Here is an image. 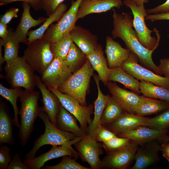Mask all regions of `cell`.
Segmentation results:
<instances>
[{
	"label": "cell",
	"instance_id": "1",
	"mask_svg": "<svg viewBox=\"0 0 169 169\" xmlns=\"http://www.w3.org/2000/svg\"><path fill=\"white\" fill-rule=\"evenodd\" d=\"M113 11V28L111 33L113 38H119L123 40L127 49L136 55L143 67L157 74L163 75L152 59V54L156 49L149 50L140 43L135 31L132 28L131 16L126 13H118L114 9Z\"/></svg>",
	"mask_w": 169,
	"mask_h": 169
},
{
	"label": "cell",
	"instance_id": "2",
	"mask_svg": "<svg viewBox=\"0 0 169 169\" xmlns=\"http://www.w3.org/2000/svg\"><path fill=\"white\" fill-rule=\"evenodd\" d=\"M38 117L45 125V131L34 142L32 148L25 155L24 160L34 158L38 151L43 146L47 145L72 146L83 137L77 136L71 132L59 130L51 122L42 107H40Z\"/></svg>",
	"mask_w": 169,
	"mask_h": 169
},
{
	"label": "cell",
	"instance_id": "3",
	"mask_svg": "<svg viewBox=\"0 0 169 169\" xmlns=\"http://www.w3.org/2000/svg\"><path fill=\"white\" fill-rule=\"evenodd\" d=\"M39 97V92L25 89L22 90L19 97L21 120L18 137L22 146L27 145L34 130L35 121L40 110L38 105Z\"/></svg>",
	"mask_w": 169,
	"mask_h": 169
},
{
	"label": "cell",
	"instance_id": "4",
	"mask_svg": "<svg viewBox=\"0 0 169 169\" xmlns=\"http://www.w3.org/2000/svg\"><path fill=\"white\" fill-rule=\"evenodd\" d=\"M123 2L132 11L133 15V27L140 43L149 50L156 49L159 44L160 36L156 28L151 30L146 25L145 18L148 14L144 4L138 6L133 0H124Z\"/></svg>",
	"mask_w": 169,
	"mask_h": 169
},
{
	"label": "cell",
	"instance_id": "5",
	"mask_svg": "<svg viewBox=\"0 0 169 169\" xmlns=\"http://www.w3.org/2000/svg\"><path fill=\"white\" fill-rule=\"evenodd\" d=\"M94 69L87 59L80 68L57 89L61 93L69 95L79 101L82 105L87 106L86 95Z\"/></svg>",
	"mask_w": 169,
	"mask_h": 169
},
{
	"label": "cell",
	"instance_id": "6",
	"mask_svg": "<svg viewBox=\"0 0 169 169\" xmlns=\"http://www.w3.org/2000/svg\"><path fill=\"white\" fill-rule=\"evenodd\" d=\"M4 70L11 88L22 87L25 90H34L36 86L34 71L23 57L18 56L9 63H6Z\"/></svg>",
	"mask_w": 169,
	"mask_h": 169
},
{
	"label": "cell",
	"instance_id": "7",
	"mask_svg": "<svg viewBox=\"0 0 169 169\" xmlns=\"http://www.w3.org/2000/svg\"><path fill=\"white\" fill-rule=\"evenodd\" d=\"M27 45L23 57L34 71L41 75L54 59L50 43L42 38Z\"/></svg>",
	"mask_w": 169,
	"mask_h": 169
},
{
	"label": "cell",
	"instance_id": "8",
	"mask_svg": "<svg viewBox=\"0 0 169 169\" xmlns=\"http://www.w3.org/2000/svg\"><path fill=\"white\" fill-rule=\"evenodd\" d=\"M83 0L73 1L69 8L55 24H52L44 34L43 38L50 43L59 40L70 33L76 26L78 10Z\"/></svg>",
	"mask_w": 169,
	"mask_h": 169
},
{
	"label": "cell",
	"instance_id": "9",
	"mask_svg": "<svg viewBox=\"0 0 169 169\" xmlns=\"http://www.w3.org/2000/svg\"><path fill=\"white\" fill-rule=\"evenodd\" d=\"M47 88L57 97L64 107L76 118L81 128L86 132L88 126L93 120L91 116L93 113V105L83 106L71 96L61 93L54 87L48 86Z\"/></svg>",
	"mask_w": 169,
	"mask_h": 169
},
{
	"label": "cell",
	"instance_id": "10",
	"mask_svg": "<svg viewBox=\"0 0 169 169\" xmlns=\"http://www.w3.org/2000/svg\"><path fill=\"white\" fill-rule=\"evenodd\" d=\"M136 54L131 51L128 59L121 67L138 80L151 82L154 84L169 89V78L157 74L152 70L138 64Z\"/></svg>",
	"mask_w": 169,
	"mask_h": 169
},
{
	"label": "cell",
	"instance_id": "11",
	"mask_svg": "<svg viewBox=\"0 0 169 169\" xmlns=\"http://www.w3.org/2000/svg\"><path fill=\"white\" fill-rule=\"evenodd\" d=\"M74 145L82 161L88 163L91 169L102 168L101 160L100 158L103 153V145L101 143L87 133Z\"/></svg>",
	"mask_w": 169,
	"mask_h": 169
},
{
	"label": "cell",
	"instance_id": "12",
	"mask_svg": "<svg viewBox=\"0 0 169 169\" xmlns=\"http://www.w3.org/2000/svg\"><path fill=\"white\" fill-rule=\"evenodd\" d=\"M139 146L136 142L131 140L125 146L107 153L101 160L102 168H127L135 160Z\"/></svg>",
	"mask_w": 169,
	"mask_h": 169
},
{
	"label": "cell",
	"instance_id": "13",
	"mask_svg": "<svg viewBox=\"0 0 169 169\" xmlns=\"http://www.w3.org/2000/svg\"><path fill=\"white\" fill-rule=\"evenodd\" d=\"M168 130L141 125L118 135L137 142L139 145L156 140L161 144L169 142Z\"/></svg>",
	"mask_w": 169,
	"mask_h": 169
},
{
	"label": "cell",
	"instance_id": "14",
	"mask_svg": "<svg viewBox=\"0 0 169 169\" xmlns=\"http://www.w3.org/2000/svg\"><path fill=\"white\" fill-rule=\"evenodd\" d=\"M72 74L65 60L56 57L41 75V79L47 87L58 89Z\"/></svg>",
	"mask_w": 169,
	"mask_h": 169
},
{
	"label": "cell",
	"instance_id": "15",
	"mask_svg": "<svg viewBox=\"0 0 169 169\" xmlns=\"http://www.w3.org/2000/svg\"><path fill=\"white\" fill-rule=\"evenodd\" d=\"M160 143L156 140L140 145L136 153L135 163L131 169H145L157 163L160 160Z\"/></svg>",
	"mask_w": 169,
	"mask_h": 169
},
{
	"label": "cell",
	"instance_id": "16",
	"mask_svg": "<svg viewBox=\"0 0 169 169\" xmlns=\"http://www.w3.org/2000/svg\"><path fill=\"white\" fill-rule=\"evenodd\" d=\"M65 156L74 157L75 159L79 156L78 152L72 146L54 145L47 152L33 159L24 160L23 162L30 169H40L43 167L48 161Z\"/></svg>",
	"mask_w": 169,
	"mask_h": 169
},
{
	"label": "cell",
	"instance_id": "17",
	"mask_svg": "<svg viewBox=\"0 0 169 169\" xmlns=\"http://www.w3.org/2000/svg\"><path fill=\"white\" fill-rule=\"evenodd\" d=\"M107 88L117 102L127 112L135 114L141 99V96L133 91L120 87L115 82L108 81Z\"/></svg>",
	"mask_w": 169,
	"mask_h": 169
},
{
	"label": "cell",
	"instance_id": "18",
	"mask_svg": "<svg viewBox=\"0 0 169 169\" xmlns=\"http://www.w3.org/2000/svg\"><path fill=\"white\" fill-rule=\"evenodd\" d=\"M35 79L36 86L40 91L42 96V108L51 122L56 126V117L61 104L57 97L47 88L39 77L35 75Z\"/></svg>",
	"mask_w": 169,
	"mask_h": 169
},
{
	"label": "cell",
	"instance_id": "19",
	"mask_svg": "<svg viewBox=\"0 0 169 169\" xmlns=\"http://www.w3.org/2000/svg\"><path fill=\"white\" fill-rule=\"evenodd\" d=\"M148 118L125 111L115 120L105 126L117 136L143 125Z\"/></svg>",
	"mask_w": 169,
	"mask_h": 169
},
{
	"label": "cell",
	"instance_id": "20",
	"mask_svg": "<svg viewBox=\"0 0 169 169\" xmlns=\"http://www.w3.org/2000/svg\"><path fill=\"white\" fill-rule=\"evenodd\" d=\"M123 5L121 0H83L78 10L77 18L78 20L91 14L108 11L114 8L120 9Z\"/></svg>",
	"mask_w": 169,
	"mask_h": 169
},
{
	"label": "cell",
	"instance_id": "21",
	"mask_svg": "<svg viewBox=\"0 0 169 169\" xmlns=\"http://www.w3.org/2000/svg\"><path fill=\"white\" fill-rule=\"evenodd\" d=\"M70 33L73 42L86 55L93 52L98 46L97 36L81 26L76 25Z\"/></svg>",
	"mask_w": 169,
	"mask_h": 169
},
{
	"label": "cell",
	"instance_id": "22",
	"mask_svg": "<svg viewBox=\"0 0 169 169\" xmlns=\"http://www.w3.org/2000/svg\"><path fill=\"white\" fill-rule=\"evenodd\" d=\"M131 51L128 49L123 48L111 37H106L105 53L110 69L121 66L129 58Z\"/></svg>",
	"mask_w": 169,
	"mask_h": 169
},
{
	"label": "cell",
	"instance_id": "23",
	"mask_svg": "<svg viewBox=\"0 0 169 169\" xmlns=\"http://www.w3.org/2000/svg\"><path fill=\"white\" fill-rule=\"evenodd\" d=\"M22 7L23 12L21 19L14 33L20 43L26 44L29 29L40 24L45 21L47 18L40 17L38 19H35L30 14V4L28 3L23 2Z\"/></svg>",
	"mask_w": 169,
	"mask_h": 169
},
{
	"label": "cell",
	"instance_id": "24",
	"mask_svg": "<svg viewBox=\"0 0 169 169\" xmlns=\"http://www.w3.org/2000/svg\"><path fill=\"white\" fill-rule=\"evenodd\" d=\"M13 119L10 114L5 103H0V145L8 144L13 145L14 138L13 134Z\"/></svg>",
	"mask_w": 169,
	"mask_h": 169
},
{
	"label": "cell",
	"instance_id": "25",
	"mask_svg": "<svg viewBox=\"0 0 169 169\" xmlns=\"http://www.w3.org/2000/svg\"><path fill=\"white\" fill-rule=\"evenodd\" d=\"M86 56L94 70H95L98 73L100 80L105 86H106L108 82V77L110 68L104 57L101 46L98 44L93 52Z\"/></svg>",
	"mask_w": 169,
	"mask_h": 169
},
{
	"label": "cell",
	"instance_id": "26",
	"mask_svg": "<svg viewBox=\"0 0 169 169\" xmlns=\"http://www.w3.org/2000/svg\"><path fill=\"white\" fill-rule=\"evenodd\" d=\"M76 118L61 105L56 118V127L59 130L71 132L77 136H83L87 133L78 125Z\"/></svg>",
	"mask_w": 169,
	"mask_h": 169
},
{
	"label": "cell",
	"instance_id": "27",
	"mask_svg": "<svg viewBox=\"0 0 169 169\" xmlns=\"http://www.w3.org/2000/svg\"><path fill=\"white\" fill-rule=\"evenodd\" d=\"M94 78L98 90V96L94 102V117L90 125L86 131L87 133L92 136L94 132L100 124V121L103 113L107 104L109 95H104L100 89L98 75H95Z\"/></svg>",
	"mask_w": 169,
	"mask_h": 169
},
{
	"label": "cell",
	"instance_id": "28",
	"mask_svg": "<svg viewBox=\"0 0 169 169\" xmlns=\"http://www.w3.org/2000/svg\"><path fill=\"white\" fill-rule=\"evenodd\" d=\"M108 81L120 83L132 91L139 95L141 93L138 80L127 72L121 66L110 69Z\"/></svg>",
	"mask_w": 169,
	"mask_h": 169
},
{
	"label": "cell",
	"instance_id": "29",
	"mask_svg": "<svg viewBox=\"0 0 169 169\" xmlns=\"http://www.w3.org/2000/svg\"><path fill=\"white\" fill-rule=\"evenodd\" d=\"M67 5L62 3L56 8L55 12L47 19L43 24L37 29L28 32L27 38V44L32 41L42 38L47 30L55 22H58L66 11Z\"/></svg>",
	"mask_w": 169,
	"mask_h": 169
},
{
	"label": "cell",
	"instance_id": "30",
	"mask_svg": "<svg viewBox=\"0 0 169 169\" xmlns=\"http://www.w3.org/2000/svg\"><path fill=\"white\" fill-rule=\"evenodd\" d=\"M169 108V102L157 99L141 96V99L135 113L143 116L164 111Z\"/></svg>",
	"mask_w": 169,
	"mask_h": 169
},
{
	"label": "cell",
	"instance_id": "31",
	"mask_svg": "<svg viewBox=\"0 0 169 169\" xmlns=\"http://www.w3.org/2000/svg\"><path fill=\"white\" fill-rule=\"evenodd\" d=\"M19 43L14 31L11 29L8 30L6 38L0 39V44L4 47L3 57L6 63H9L18 56Z\"/></svg>",
	"mask_w": 169,
	"mask_h": 169
},
{
	"label": "cell",
	"instance_id": "32",
	"mask_svg": "<svg viewBox=\"0 0 169 169\" xmlns=\"http://www.w3.org/2000/svg\"><path fill=\"white\" fill-rule=\"evenodd\" d=\"M140 83L141 92L144 96L169 102V89L144 80L140 81Z\"/></svg>",
	"mask_w": 169,
	"mask_h": 169
},
{
	"label": "cell",
	"instance_id": "33",
	"mask_svg": "<svg viewBox=\"0 0 169 169\" xmlns=\"http://www.w3.org/2000/svg\"><path fill=\"white\" fill-rule=\"evenodd\" d=\"M125 111L114 98L110 95L101 118L100 124L105 126L110 124L117 119Z\"/></svg>",
	"mask_w": 169,
	"mask_h": 169
},
{
	"label": "cell",
	"instance_id": "34",
	"mask_svg": "<svg viewBox=\"0 0 169 169\" xmlns=\"http://www.w3.org/2000/svg\"><path fill=\"white\" fill-rule=\"evenodd\" d=\"M22 91L20 87L9 89L5 87L1 83L0 84V94L9 101L12 105L14 111L13 125L18 128L20 127V123L18 116L19 110L17 105V100Z\"/></svg>",
	"mask_w": 169,
	"mask_h": 169
},
{
	"label": "cell",
	"instance_id": "35",
	"mask_svg": "<svg viewBox=\"0 0 169 169\" xmlns=\"http://www.w3.org/2000/svg\"><path fill=\"white\" fill-rule=\"evenodd\" d=\"M87 59L86 55L73 42L64 60L73 73L79 69V67L84 63Z\"/></svg>",
	"mask_w": 169,
	"mask_h": 169
},
{
	"label": "cell",
	"instance_id": "36",
	"mask_svg": "<svg viewBox=\"0 0 169 169\" xmlns=\"http://www.w3.org/2000/svg\"><path fill=\"white\" fill-rule=\"evenodd\" d=\"M73 42L69 33L56 42L50 43L54 58H58L65 60Z\"/></svg>",
	"mask_w": 169,
	"mask_h": 169
},
{
	"label": "cell",
	"instance_id": "37",
	"mask_svg": "<svg viewBox=\"0 0 169 169\" xmlns=\"http://www.w3.org/2000/svg\"><path fill=\"white\" fill-rule=\"evenodd\" d=\"M143 125L168 130L169 129V108L155 117L148 118Z\"/></svg>",
	"mask_w": 169,
	"mask_h": 169
},
{
	"label": "cell",
	"instance_id": "38",
	"mask_svg": "<svg viewBox=\"0 0 169 169\" xmlns=\"http://www.w3.org/2000/svg\"><path fill=\"white\" fill-rule=\"evenodd\" d=\"M75 159L68 156H63L61 161L53 166L46 165L43 167L44 169H90L91 168L84 166L76 161Z\"/></svg>",
	"mask_w": 169,
	"mask_h": 169
},
{
	"label": "cell",
	"instance_id": "39",
	"mask_svg": "<svg viewBox=\"0 0 169 169\" xmlns=\"http://www.w3.org/2000/svg\"><path fill=\"white\" fill-rule=\"evenodd\" d=\"M130 141L125 137L117 136L102 142L103 147L108 153L125 146Z\"/></svg>",
	"mask_w": 169,
	"mask_h": 169
},
{
	"label": "cell",
	"instance_id": "40",
	"mask_svg": "<svg viewBox=\"0 0 169 169\" xmlns=\"http://www.w3.org/2000/svg\"><path fill=\"white\" fill-rule=\"evenodd\" d=\"M97 141L103 142L117 136L104 125L100 124L92 136Z\"/></svg>",
	"mask_w": 169,
	"mask_h": 169
},
{
	"label": "cell",
	"instance_id": "41",
	"mask_svg": "<svg viewBox=\"0 0 169 169\" xmlns=\"http://www.w3.org/2000/svg\"><path fill=\"white\" fill-rule=\"evenodd\" d=\"M10 148L7 146L0 145V169H7L12 161V156L10 154Z\"/></svg>",
	"mask_w": 169,
	"mask_h": 169
},
{
	"label": "cell",
	"instance_id": "42",
	"mask_svg": "<svg viewBox=\"0 0 169 169\" xmlns=\"http://www.w3.org/2000/svg\"><path fill=\"white\" fill-rule=\"evenodd\" d=\"M65 0H41V9L49 16L55 12L57 7Z\"/></svg>",
	"mask_w": 169,
	"mask_h": 169
},
{
	"label": "cell",
	"instance_id": "43",
	"mask_svg": "<svg viewBox=\"0 0 169 169\" xmlns=\"http://www.w3.org/2000/svg\"><path fill=\"white\" fill-rule=\"evenodd\" d=\"M7 169H30L29 167L22 161L20 155L16 153L10 163Z\"/></svg>",
	"mask_w": 169,
	"mask_h": 169
},
{
	"label": "cell",
	"instance_id": "44",
	"mask_svg": "<svg viewBox=\"0 0 169 169\" xmlns=\"http://www.w3.org/2000/svg\"><path fill=\"white\" fill-rule=\"evenodd\" d=\"M18 8H11L8 10L0 18V22L7 25L13 18L18 17Z\"/></svg>",
	"mask_w": 169,
	"mask_h": 169
},
{
	"label": "cell",
	"instance_id": "45",
	"mask_svg": "<svg viewBox=\"0 0 169 169\" xmlns=\"http://www.w3.org/2000/svg\"><path fill=\"white\" fill-rule=\"evenodd\" d=\"M16 1L28 3L35 11L41 9V0H0V5H5Z\"/></svg>",
	"mask_w": 169,
	"mask_h": 169
},
{
	"label": "cell",
	"instance_id": "46",
	"mask_svg": "<svg viewBox=\"0 0 169 169\" xmlns=\"http://www.w3.org/2000/svg\"><path fill=\"white\" fill-rule=\"evenodd\" d=\"M148 14H155L169 12V0L155 8L146 10Z\"/></svg>",
	"mask_w": 169,
	"mask_h": 169
},
{
	"label": "cell",
	"instance_id": "47",
	"mask_svg": "<svg viewBox=\"0 0 169 169\" xmlns=\"http://www.w3.org/2000/svg\"><path fill=\"white\" fill-rule=\"evenodd\" d=\"M158 66L164 77L169 78V58L161 59Z\"/></svg>",
	"mask_w": 169,
	"mask_h": 169
},
{
	"label": "cell",
	"instance_id": "48",
	"mask_svg": "<svg viewBox=\"0 0 169 169\" xmlns=\"http://www.w3.org/2000/svg\"><path fill=\"white\" fill-rule=\"evenodd\" d=\"M155 21L161 20H169V12L155 14H148L145 18V20Z\"/></svg>",
	"mask_w": 169,
	"mask_h": 169
},
{
	"label": "cell",
	"instance_id": "49",
	"mask_svg": "<svg viewBox=\"0 0 169 169\" xmlns=\"http://www.w3.org/2000/svg\"><path fill=\"white\" fill-rule=\"evenodd\" d=\"M8 33L7 25L0 22V37L4 39L7 37Z\"/></svg>",
	"mask_w": 169,
	"mask_h": 169
},
{
	"label": "cell",
	"instance_id": "50",
	"mask_svg": "<svg viewBox=\"0 0 169 169\" xmlns=\"http://www.w3.org/2000/svg\"><path fill=\"white\" fill-rule=\"evenodd\" d=\"M160 151L163 153V156L169 157V142L161 144L160 145Z\"/></svg>",
	"mask_w": 169,
	"mask_h": 169
},
{
	"label": "cell",
	"instance_id": "51",
	"mask_svg": "<svg viewBox=\"0 0 169 169\" xmlns=\"http://www.w3.org/2000/svg\"><path fill=\"white\" fill-rule=\"evenodd\" d=\"M2 45L0 44V65L1 68L2 67V65L5 61L4 57L2 55Z\"/></svg>",
	"mask_w": 169,
	"mask_h": 169
},
{
	"label": "cell",
	"instance_id": "52",
	"mask_svg": "<svg viewBox=\"0 0 169 169\" xmlns=\"http://www.w3.org/2000/svg\"><path fill=\"white\" fill-rule=\"evenodd\" d=\"M136 4L139 6L142 4L147 3L149 1V0H133Z\"/></svg>",
	"mask_w": 169,
	"mask_h": 169
},
{
	"label": "cell",
	"instance_id": "53",
	"mask_svg": "<svg viewBox=\"0 0 169 169\" xmlns=\"http://www.w3.org/2000/svg\"><path fill=\"white\" fill-rule=\"evenodd\" d=\"M169 162V157L167 156H163Z\"/></svg>",
	"mask_w": 169,
	"mask_h": 169
},
{
	"label": "cell",
	"instance_id": "54",
	"mask_svg": "<svg viewBox=\"0 0 169 169\" xmlns=\"http://www.w3.org/2000/svg\"><path fill=\"white\" fill-rule=\"evenodd\" d=\"M86 1H94V0H85Z\"/></svg>",
	"mask_w": 169,
	"mask_h": 169
}]
</instances>
